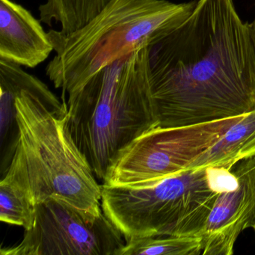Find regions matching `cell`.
<instances>
[{
  "label": "cell",
  "instance_id": "obj_16",
  "mask_svg": "<svg viewBox=\"0 0 255 255\" xmlns=\"http://www.w3.org/2000/svg\"><path fill=\"white\" fill-rule=\"evenodd\" d=\"M252 228H253L254 230L255 231V222H254L253 226H252Z\"/></svg>",
  "mask_w": 255,
  "mask_h": 255
},
{
  "label": "cell",
  "instance_id": "obj_17",
  "mask_svg": "<svg viewBox=\"0 0 255 255\" xmlns=\"http://www.w3.org/2000/svg\"></svg>",
  "mask_w": 255,
  "mask_h": 255
},
{
  "label": "cell",
  "instance_id": "obj_11",
  "mask_svg": "<svg viewBox=\"0 0 255 255\" xmlns=\"http://www.w3.org/2000/svg\"><path fill=\"white\" fill-rule=\"evenodd\" d=\"M202 249L200 235L154 236L126 241L118 255H198Z\"/></svg>",
  "mask_w": 255,
  "mask_h": 255
},
{
  "label": "cell",
  "instance_id": "obj_10",
  "mask_svg": "<svg viewBox=\"0 0 255 255\" xmlns=\"http://www.w3.org/2000/svg\"><path fill=\"white\" fill-rule=\"evenodd\" d=\"M255 156V112L245 115L217 142L191 164L188 170L222 167L231 170L237 163Z\"/></svg>",
  "mask_w": 255,
  "mask_h": 255
},
{
  "label": "cell",
  "instance_id": "obj_2",
  "mask_svg": "<svg viewBox=\"0 0 255 255\" xmlns=\"http://www.w3.org/2000/svg\"><path fill=\"white\" fill-rule=\"evenodd\" d=\"M0 89L14 98L17 141L5 174L34 206L56 198L98 219L102 185L73 138L68 106L20 65L0 59Z\"/></svg>",
  "mask_w": 255,
  "mask_h": 255
},
{
  "label": "cell",
  "instance_id": "obj_13",
  "mask_svg": "<svg viewBox=\"0 0 255 255\" xmlns=\"http://www.w3.org/2000/svg\"><path fill=\"white\" fill-rule=\"evenodd\" d=\"M206 174L209 186L219 194L236 190L240 185L235 174L222 167H209L206 168Z\"/></svg>",
  "mask_w": 255,
  "mask_h": 255
},
{
  "label": "cell",
  "instance_id": "obj_6",
  "mask_svg": "<svg viewBox=\"0 0 255 255\" xmlns=\"http://www.w3.org/2000/svg\"><path fill=\"white\" fill-rule=\"evenodd\" d=\"M243 117L188 126L152 128L119 152L103 184L128 186L155 183L187 171L194 161Z\"/></svg>",
  "mask_w": 255,
  "mask_h": 255
},
{
  "label": "cell",
  "instance_id": "obj_15",
  "mask_svg": "<svg viewBox=\"0 0 255 255\" xmlns=\"http://www.w3.org/2000/svg\"><path fill=\"white\" fill-rule=\"evenodd\" d=\"M249 32H250L251 38L253 42L254 47L255 48V18L253 22L249 23Z\"/></svg>",
  "mask_w": 255,
  "mask_h": 255
},
{
  "label": "cell",
  "instance_id": "obj_1",
  "mask_svg": "<svg viewBox=\"0 0 255 255\" xmlns=\"http://www.w3.org/2000/svg\"><path fill=\"white\" fill-rule=\"evenodd\" d=\"M159 128L255 112V48L233 0H199L190 15L147 43Z\"/></svg>",
  "mask_w": 255,
  "mask_h": 255
},
{
  "label": "cell",
  "instance_id": "obj_8",
  "mask_svg": "<svg viewBox=\"0 0 255 255\" xmlns=\"http://www.w3.org/2000/svg\"><path fill=\"white\" fill-rule=\"evenodd\" d=\"M231 171L238 178L236 190L218 196L200 232L203 255H231L240 234L255 219V156L237 163Z\"/></svg>",
  "mask_w": 255,
  "mask_h": 255
},
{
  "label": "cell",
  "instance_id": "obj_9",
  "mask_svg": "<svg viewBox=\"0 0 255 255\" xmlns=\"http://www.w3.org/2000/svg\"><path fill=\"white\" fill-rule=\"evenodd\" d=\"M41 20L20 4L0 0V59L35 68L54 51Z\"/></svg>",
  "mask_w": 255,
  "mask_h": 255
},
{
  "label": "cell",
  "instance_id": "obj_4",
  "mask_svg": "<svg viewBox=\"0 0 255 255\" xmlns=\"http://www.w3.org/2000/svg\"><path fill=\"white\" fill-rule=\"evenodd\" d=\"M197 2L109 0L86 25L69 33L48 32L55 55L46 74L56 89L72 93L92 77L129 56L159 32L184 20Z\"/></svg>",
  "mask_w": 255,
  "mask_h": 255
},
{
  "label": "cell",
  "instance_id": "obj_12",
  "mask_svg": "<svg viewBox=\"0 0 255 255\" xmlns=\"http://www.w3.org/2000/svg\"><path fill=\"white\" fill-rule=\"evenodd\" d=\"M34 216L35 206L26 191L5 174L0 182V220L26 231L32 228Z\"/></svg>",
  "mask_w": 255,
  "mask_h": 255
},
{
  "label": "cell",
  "instance_id": "obj_5",
  "mask_svg": "<svg viewBox=\"0 0 255 255\" xmlns=\"http://www.w3.org/2000/svg\"><path fill=\"white\" fill-rule=\"evenodd\" d=\"M219 195L209 186L206 168L187 170L155 183L102 184L101 207L125 241L199 235Z\"/></svg>",
  "mask_w": 255,
  "mask_h": 255
},
{
  "label": "cell",
  "instance_id": "obj_3",
  "mask_svg": "<svg viewBox=\"0 0 255 255\" xmlns=\"http://www.w3.org/2000/svg\"><path fill=\"white\" fill-rule=\"evenodd\" d=\"M68 95L71 135L101 181L121 150L157 127L149 82L147 44Z\"/></svg>",
  "mask_w": 255,
  "mask_h": 255
},
{
  "label": "cell",
  "instance_id": "obj_7",
  "mask_svg": "<svg viewBox=\"0 0 255 255\" xmlns=\"http://www.w3.org/2000/svg\"><path fill=\"white\" fill-rule=\"evenodd\" d=\"M126 241L104 214L91 219L56 198L35 206L32 228L1 255H118Z\"/></svg>",
  "mask_w": 255,
  "mask_h": 255
},
{
  "label": "cell",
  "instance_id": "obj_14",
  "mask_svg": "<svg viewBox=\"0 0 255 255\" xmlns=\"http://www.w3.org/2000/svg\"><path fill=\"white\" fill-rule=\"evenodd\" d=\"M50 2L71 10H84L102 5L107 0H49Z\"/></svg>",
  "mask_w": 255,
  "mask_h": 255
}]
</instances>
